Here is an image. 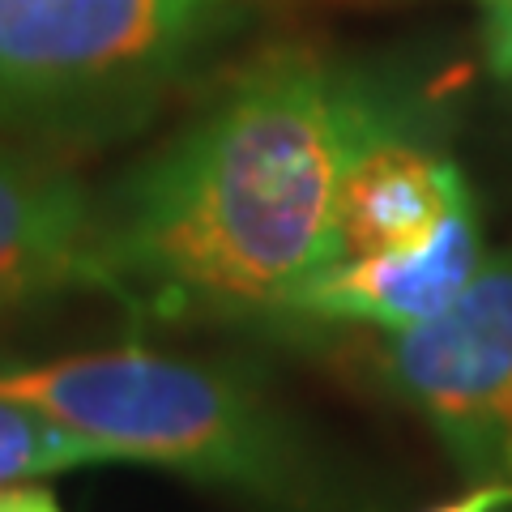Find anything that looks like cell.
<instances>
[{
    "mask_svg": "<svg viewBox=\"0 0 512 512\" xmlns=\"http://www.w3.org/2000/svg\"><path fill=\"white\" fill-rule=\"evenodd\" d=\"M64 291H103L99 214L69 171L0 154V312Z\"/></svg>",
    "mask_w": 512,
    "mask_h": 512,
    "instance_id": "6",
    "label": "cell"
},
{
    "mask_svg": "<svg viewBox=\"0 0 512 512\" xmlns=\"http://www.w3.org/2000/svg\"><path fill=\"white\" fill-rule=\"evenodd\" d=\"M0 397L103 444L116 461L171 470L261 512H350L299 423L222 363L146 346L0 359Z\"/></svg>",
    "mask_w": 512,
    "mask_h": 512,
    "instance_id": "2",
    "label": "cell"
},
{
    "mask_svg": "<svg viewBox=\"0 0 512 512\" xmlns=\"http://www.w3.org/2000/svg\"><path fill=\"white\" fill-rule=\"evenodd\" d=\"M86 466H120L103 444L73 436L47 414L0 397V487L35 483L47 474H69Z\"/></svg>",
    "mask_w": 512,
    "mask_h": 512,
    "instance_id": "8",
    "label": "cell"
},
{
    "mask_svg": "<svg viewBox=\"0 0 512 512\" xmlns=\"http://www.w3.org/2000/svg\"><path fill=\"white\" fill-rule=\"evenodd\" d=\"M483 256L487 252L483 235H478V214L470 205L419 252L329 265L325 274L312 278L291 299L282 320H299V325H372L380 333L423 325L427 316L444 312L466 291Z\"/></svg>",
    "mask_w": 512,
    "mask_h": 512,
    "instance_id": "7",
    "label": "cell"
},
{
    "mask_svg": "<svg viewBox=\"0 0 512 512\" xmlns=\"http://www.w3.org/2000/svg\"><path fill=\"white\" fill-rule=\"evenodd\" d=\"M470 205L474 192L453 158L406 137L389 116L346 167L329 265L419 252Z\"/></svg>",
    "mask_w": 512,
    "mask_h": 512,
    "instance_id": "5",
    "label": "cell"
},
{
    "mask_svg": "<svg viewBox=\"0 0 512 512\" xmlns=\"http://www.w3.org/2000/svg\"><path fill=\"white\" fill-rule=\"evenodd\" d=\"M512 508V483H466V491L448 504L427 512H508Z\"/></svg>",
    "mask_w": 512,
    "mask_h": 512,
    "instance_id": "10",
    "label": "cell"
},
{
    "mask_svg": "<svg viewBox=\"0 0 512 512\" xmlns=\"http://www.w3.org/2000/svg\"><path fill=\"white\" fill-rule=\"evenodd\" d=\"M487 9V60L495 77L512 82V0H478Z\"/></svg>",
    "mask_w": 512,
    "mask_h": 512,
    "instance_id": "9",
    "label": "cell"
},
{
    "mask_svg": "<svg viewBox=\"0 0 512 512\" xmlns=\"http://www.w3.org/2000/svg\"><path fill=\"white\" fill-rule=\"evenodd\" d=\"M218 0H0V120L90 128L154 99Z\"/></svg>",
    "mask_w": 512,
    "mask_h": 512,
    "instance_id": "3",
    "label": "cell"
},
{
    "mask_svg": "<svg viewBox=\"0 0 512 512\" xmlns=\"http://www.w3.org/2000/svg\"><path fill=\"white\" fill-rule=\"evenodd\" d=\"M380 372L466 483H512V252H491L444 312L384 333Z\"/></svg>",
    "mask_w": 512,
    "mask_h": 512,
    "instance_id": "4",
    "label": "cell"
},
{
    "mask_svg": "<svg viewBox=\"0 0 512 512\" xmlns=\"http://www.w3.org/2000/svg\"><path fill=\"white\" fill-rule=\"evenodd\" d=\"M389 120L372 90L282 52L239 77L99 218L103 295L158 320H278L333 261L342 180Z\"/></svg>",
    "mask_w": 512,
    "mask_h": 512,
    "instance_id": "1",
    "label": "cell"
},
{
    "mask_svg": "<svg viewBox=\"0 0 512 512\" xmlns=\"http://www.w3.org/2000/svg\"><path fill=\"white\" fill-rule=\"evenodd\" d=\"M0 512H64V508L39 483H9L0 487Z\"/></svg>",
    "mask_w": 512,
    "mask_h": 512,
    "instance_id": "11",
    "label": "cell"
}]
</instances>
